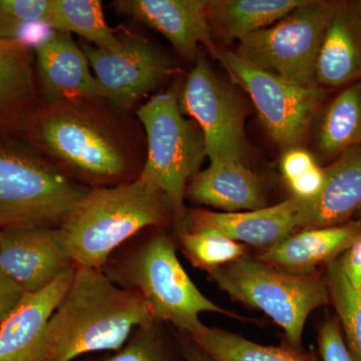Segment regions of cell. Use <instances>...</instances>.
<instances>
[{"label":"cell","mask_w":361,"mask_h":361,"mask_svg":"<svg viewBox=\"0 0 361 361\" xmlns=\"http://www.w3.org/2000/svg\"><path fill=\"white\" fill-rule=\"evenodd\" d=\"M306 0H220L209 1L211 28L225 39H238L282 20Z\"/></svg>","instance_id":"22"},{"label":"cell","mask_w":361,"mask_h":361,"mask_svg":"<svg viewBox=\"0 0 361 361\" xmlns=\"http://www.w3.org/2000/svg\"><path fill=\"white\" fill-rule=\"evenodd\" d=\"M37 80L44 101L106 99V92L90 71V63L68 33L51 30L35 45Z\"/></svg>","instance_id":"16"},{"label":"cell","mask_w":361,"mask_h":361,"mask_svg":"<svg viewBox=\"0 0 361 361\" xmlns=\"http://www.w3.org/2000/svg\"><path fill=\"white\" fill-rule=\"evenodd\" d=\"M317 146L325 158L361 146V80L334 97L323 111Z\"/></svg>","instance_id":"24"},{"label":"cell","mask_w":361,"mask_h":361,"mask_svg":"<svg viewBox=\"0 0 361 361\" xmlns=\"http://www.w3.org/2000/svg\"><path fill=\"white\" fill-rule=\"evenodd\" d=\"M301 210L302 202L293 196L277 205L245 212L193 209L187 213L188 231L215 233L263 251L302 230Z\"/></svg>","instance_id":"13"},{"label":"cell","mask_w":361,"mask_h":361,"mask_svg":"<svg viewBox=\"0 0 361 361\" xmlns=\"http://www.w3.org/2000/svg\"><path fill=\"white\" fill-rule=\"evenodd\" d=\"M166 325L154 322L137 327L118 350L75 361H186L179 334L173 336Z\"/></svg>","instance_id":"26"},{"label":"cell","mask_w":361,"mask_h":361,"mask_svg":"<svg viewBox=\"0 0 361 361\" xmlns=\"http://www.w3.org/2000/svg\"><path fill=\"white\" fill-rule=\"evenodd\" d=\"M127 243L111 254L102 271L114 283L137 292L155 322L173 325L180 334L190 336L204 324L203 313L245 318L202 293L180 264L175 241L165 228H153L144 238L135 236Z\"/></svg>","instance_id":"3"},{"label":"cell","mask_w":361,"mask_h":361,"mask_svg":"<svg viewBox=\"0 0 361 361\" xmlns=\"http://www.w3.org/2000/svg\"><path fill=\"white\" fill-rule=\"evenodd\" d=\"M233 82L251 97L268 134L283 148H297L325 97L320 85L304 87L250 65L236 52L216 54Z\"/></svg>","instance_id":"9"},{"label":"cell","mask_w":361,"mask_h":361,"mask_svg":"<svg viewBox=\"0 0 361 361\" xmlns=\"http://www.w3.org/2000/svg\"><path fill=\"white\" fill-rule=\"evenodd\" d=\"M173 222L167 197L135 180L113 187L90 188L58 229L77 267L103 269L111 254L149 228Z\"/></svg>","instance_id":"4"},{"label":"cell","mask_w":361,"mask_h":361,"mask_svg":"<svg viewBox=\"0 0 361 361\" xmlns=\"http://www.w3.org/2000/svg\"><path fill=\"white\" fill-rule=\"evenodd\" d=\"M353 6H355L356 11H358L361 14V0L360 1H356L355 4H353Z\"/></svg>","instance_id":"37"},{"label":"cell","mask_w":361,"mask_h":361,"mask_svg":"<svg viewBox=\"0 0 361 361\" xmlns=\"http://www.w3.org/2000/svg\"><path fill=\"white\" fill-rule=\"evenodd\" d=\"M344 275L357 290H361V231L348 250L338 258Z\"/></svg>","instance_id":"33"},{"label":"cell","mask_w":361,"mask_h":361,"mask_svg":"<svg viewBox=\"0 0 361 361\" xmlns=\"http://www.w3.org/2000/svg\"><path fill=\"white\" fill-rule=\"evenodd\" d=\"M30 49L18 40L0 39V59L23 56Z\"/></svg>","instance_id":"36"},{"label":"cell","mask_w":361,"mask_h":361,"mask_svg":"<svg viewBox=\"0 0 361 361\" xmlns=\"http://www.w3.org/2000/svg\"><path fill=\"white\" fill-rule=\"evenodd\" d=\"M316 165L314 158L305 149H289L281 160V172L286 183L296 179Z\"/></svg>","instance_id":"32"},{"label":"cell","mask_w":361,"mask_h":361,"mask_svg":"<svg viewBox=\"0 0 361 361\" xmlns=\"http://www.w3.org/2000/svg\"><path fill=\"white\" fill-rule=\"evenodd\" d=\"M51 0H0V39H16L30 25L47 27Z\"/></svg>","instance_id":"29"},{"label":"cell","mask_w":361,"mask_h":361,"mask_svg":"<svg viewBox=\"0 0 361 361\" xmlns=\"http://www.w3.org/2000/svg\"><path fill=\"white\" fill-rule=\"evenodd\" d=\"M301 200V199H300ZM302 230L345 224L361 210V146L324 169V184L311 200H301Z\"/></svg>","instance_id":"18"},{"label":"cell","mask_w":361,"mask_h":361,"mask_svg":"<svg viewBox=\"0 0 361 361\" xmlns=\"http://www.w3.org/2000/svg\"><path fill=\"white\" fill-rule=\"evenodd\" d=\"M324 184V169L316 164L307 172L287 183L293 197L301 200H311L322 191Z\"/></svg>","instance_id":"31"},{"label":"cell","mask_w":361,"mask_h":361,"mask_svg":"<svg viewBox=\"0 0 361 361\" xmlns=\"http://www.w3.org/2000/svg\"><path fill=\"white\" fill-rule=\"evenodd\" d=\"M205 0H120L114 2L118 13L149 26L171 42L189 61L200 56L204 44L214 56L217 54Z\"/></svg>","instance_id":"14"},{"label":"cell","mask_w":361,"mask_h":361,"mask_svg":"<svg viewBox=\"0 0 361 361\" xmlns=\"http://www.w3.org/2000/svg\"><path fill=\"white\" fill-rule=\"evenodd\" d=\"M180 346L186 361H215L205 351L199 348L196 343L186 334L179 332Z\"/></svg>","instance_id":"35"},{"label":"cell","mask_w":361,"mask_h":361,"mask_svg":"<svg viewBox=\"0 0 361 361\" xmlns=\"http://www.w3.org/2000/svg\"><path fill=\"white\" fill-rule=\"evenodd\" d=\"M47 27L75 33L104 51H118L123 47L122 39L116 37L104 20L99 0H51Z\"/></svg>","instance_id":"25"},{"label":"cell","mask_w":361,"mask_h":361,"mask_svg":"<svg viewBox=\"0 0 361 361\" xmlns=\"http://www.w3.org/2000/svg\"><path fill=\"white\" fill-rule=\"evenodd\" d=\"M324 280L349 353L361 361V290L349 283L338 259L326 266Z\"/></svg>","instance_id":"27"},{"label":"cell","mask_w":361,"mask_h":361,"mask_svg":"<svg viewBox=\"0 0 361 361\" xmlns=\"http://www.w3.org/2000/svg\"><path fill=\"white\" fill-rule=\"evenodd\" d=\"M75 267L61 243L58 227L0 231V271L23 293L42 290Z\"/></svg>","instance_id":"12"},{"label":"cell","mask_w":361,"mask_h":361,"mask_svg":"<svg viewBox=\"0 0 361 361\" xmlns=\"http://www.w3.org/2000/svg\"><path fill=\"white\" fill-rule=\"evenodd\" d=\"M178 239L190 263L208 274L248 255L246 245L215 233L186 231Z\"/></svg>","instance_id":"28"},{"label":"cell","mask_w":361,"mask_h":361,"mask_svg":"<svg viewBox=\"0 0 361 361\" xmlns=\"http://www.w3.org/2000/svg\"><path fill=\"white\" fill-rule=\"evenodd\" d=\"M187 336L215 361H322L312 351L294 348L286 341L281 345H264L205 324Z\"/></svg>","instance_id":"23"},{"label":"cell","mask_w":361,"mask_h":361,"mask_svg":"<svg viewBox=\"0 0 361 361\" xmlns=\"http://www.w3.org/2000/svg\"><path fill=\"white\" fill-rule=\"evenodd\" d=\"M90 189L35 149L0 142V231L59 227Z\"/></svg>","instance_id":"7"},{"label":"cell","mask_w":361,"mask_h":361,"mask_svg":"<svg viewBox=\"0 0 361 361\" xmlns=\"http://www.w3.org/2000/svg\"><path fill=\"white\" fill-rule=\"evenodd\" d=\"M361 231V221L325 228L300 230L256 258L278 270L297 275L317 273L348 250Z\"/></svg>","instance_id":"17"},{"label":"cell","mask_w":361,"mask_h":361,"mask_svg":"<svg viewBox=\"0 0 361 361\" xmlns=\"http://www.w3.org/2000/svg\"><path fill=\"white\" fill-rule=\"evenodd\" d=\"M336 2H305L271 27L240 40L236 54L289 82L315 87L316 61Z\"/></svg>","instance_id":"8"},{"label":"cell","mask_w":361,"mask_h":361,"mask_svg":"<svg viewBox=\"0 0 361 361\" xmlns=\"http://www.w3.org/2000/svg\"><path fill=\"white\" fill-rule=\"evenodd\" d=\"M137 115L146 130L148 148L137 180L167 197L179 236L188 231V185L200 172L207 157L203 134L194 121L185 118L173 92L152 97L140 106Z\"/></svg>","instance_id":"5"},{"label":"cell","mask_w":361,"mask_h":361,"mask_svg":"<svg viewBox=\"0 0 361 361\" xmlns=\"http://www.w3.org/2000/svg\"><path fill=\"white\" fill-rule=\"evenodd\" d=\"M317 85L338 87L361 80V14L336 2L316 61Z\"/></svg>","instance_id":"20"},{"label":"cell","mask_w":361,"mask_h":361,"mask_svg":"<svg viewBox=\"0 0 361 361\" xmlns=\"http://www.w3.org/2000/svg\"><path fill=\"white\" fill-rule=\"evenodd\" d=\"M154 322L137 292L114 283L102 270L77 267L47 325L44 361L118 350L135 329Z\"/></svg>","instance_id":"2"},{"label":"cell","mask_w":361,"mask_h":361,"mask_svg":"<svg viewBox=\"0 0 361 361\" xmlns=\"http://www.w3.org/2000/svg\"><path fill=\"white\" fill-rule=\"evenodd\" d=\"M97 101H42L23 135L40 155L84 186L134 182L140 172L132 140Z\"/></svg>","instance_id":"1"},{"label":"cell","mask_w":361,"mask_h":361,"mask_svg":"<svg viewBox=\"0 0 361 361\" xmlns=\"http://www.w3.org/2000/svg\"><path fill=\"white\" fill-rule=\"evenodd\" d=\"M183 87L180 111L200 128L210 161L247 164L241 104L215 75L205 56H198Z\"/></svg>","instance_id":"10"},{"label":"cell","mask_w":361,"mask_h":361,"mask_svg":"<svg viewBox=\"0 0 361 361\" xmlns=\"http://www.w3.org/2000/svg\"><path fill=\"white\" fill-rule=\"evenodd\" d=\"M186 198L197 205L236 213L264 208L262 182L247 164L210 161V166L190 180Z\"/></svg>","instance_id":"19"},{"label":"cell","mask_w":361,"mask_h":361,"mask_svg":"<svg viewBox=\"0 0 361 361\" xmlns=\"http://www.w3.org/2000/svg\"><path fill=\"white\" fill-rule=\"evenodd\" d=\"M77 267L42 290L25 293L0 326V361H44L47 325Z\"/></svg>","instance_id":"15"},{"label":"cell","mask_w":361,"mask_h":361,"mask_svg":"<svg viewBox=\"0 0 361 361\" xmlns=\"http://www.w3.org/2000/svg\"><path fill=\"white\" fill-rule=\"evenodd\" d=\"M318 348L322 361H355L344 341L341 323L334 316L325 319L320 326Z\"/></svg>","instance_id":"30"},{"label":"cell","mask_w":361,"mask_h":361,"mask_svg":"<svg viewBox=\"0 0 361 361\" xmlns=\"http://www.w3.org/2000/svg\"><path fill=\"white\" fill-rule=\"evenodd\" d=\"M39 104L30 51L0 59V137L23 135Z\"/></svg>","instance_id":"21"},{"label":"cell","mask_w":361,"mask_h":361,"mask_svg":"<svg viewBox=\"0 0 361 361\" xmlns=\"http://www.w3.org/2000/svg\"><path fill=\"white\" fill-rule=\"evenodd\" d=\"M23 294L20 287L0 271V326L20 302Z\"/></svg>","instance_id":"34"},{"label":"cell","mask_w":361,"mask_h":361,"mask_svg":"<svg viewBox=\"0 0 361 361\" xmlns=\"http://www.w3.org/2000/svg\"><path fill=\"white\" fill-rule=\"evenodd\" d=\"M120 51H109L84 45V51L106 99L129 111L157 89L173 71L171 59L155 45L139 37H125Z\"/></svg>","instance_id":"11"},{"label":"cell","mask_w":361,"mask_h":361,"mask_svg":"<svg viewBox=\"0 0 361 361\" xmlns=\"http://www.w3.org/2000/svg\"><path fill=\"white\" fill-rule=\"evenodd\" d=\"M208 275L233 300L265 313L283 329L285 341L297 348H303L311 313L330 304L324 278L318 273L291 274L249 255Z\"/></svg>","instance_id":"6"}]
</instances>
